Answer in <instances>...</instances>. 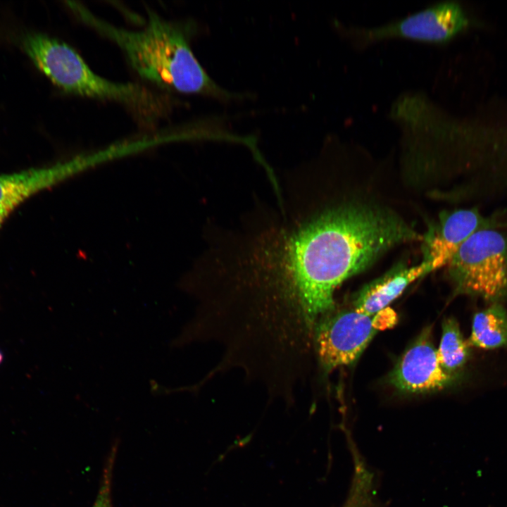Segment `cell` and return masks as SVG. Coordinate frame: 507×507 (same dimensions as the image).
Instances as JSON below:
<instances>
[{
	"label": "cell",
	"instance_id": "1",
	"mask_svg": "<svg viewBox=\"0 0 507 507\" xmlns=\"http://www.w3.org/2000/svg\"><path fill=\"white\" fill-rule=\"evenodd\" d=\"M66 4L82 23L118 45L143 79L182 94L224 101L237 97L218 85L196 58L190 46L191 25L170 22L149 11L142 29L129 30L98 18L80 3Z\"/></svg>",
	"mask_w": 507,
	"mask_h": 507
},
{
	"label": "cell",
	"instance_id": "2",
	"mask_svg": "<svg viewBox=\"0 0 507 507\" xmlns=\"http://www.w3.org/2000/svg\"><path fill=\"white\" fill-rule=\"evenodd\" d=\"M23 46L39 70L66 93L116 101L150 118L165 109L163 98L145 87L115 82L99 75L74 49L62 41L44 34L31 33L23 38Z\"/></svg>",
	"mask_w": 507,
	"mask_h": 507
},
{
	"label": "cell",
	"instance_id": "3",
	"mask_svg": "<svg viewBox=\"0 0 507 507\" xmlns=\"http://www.w3.org/2000/svg\"><path fill=\"white\" fill-rule=\"evenodd\" d=\"M446 267L454 295L499 303L507 298V235L492 226L477 230Z\"/></svg>",
	"mask_w": 507,
	"mask_h": 507
},
{
	"label": "cell",
	"instance_id": "4",
	"mask_svg": "<svg viewBox=\"0 0 507 507\" xmlns=\"http://www.w3.org/2000/svg\"><path fill=\"white\" fill-rule=\"evenodd\" d=\"M373 316L355 309L327 313L316 324L313 351L325 373L354 363L377 333Z\"/></svg>",
	"mask_w": 507,
	"mask_h": 507
},
{
	"label": "cell",
	"instance_id": "5",
	"mask_svg": "<svg viewBox=\"0 0 507 507\" xmlns=\"http://www.w3.org/2000/svg\"><path fill=\"white\" fill-rule=\"evenodd\" d=\"M468 19L456 2H442L399 20L371 28H344L345 33L361 45L392 37L442 43L461 32Z\"/></svg>",
	"mask_w": 507,
	"mask_h": 507
},
{
	"label": "cell",
	"instance_id": "6",
	"mask_svg": "<svg viewBox=\"0 0 507 507\" xmlns=\"http://www.w3.org/2000/svg\"><path fill=\"white\" fill-rule=\"evenodd\" d=\"M476 208L444 211L430 223L422 237L423 262L430 273L446 267L461 246L477 230L491 227Z\"/></svg>",
	"mask_w": 507,
	"mask_h": 507
},
{
	"label": "cell",
	"instance_id": "7",
	"mask_svg": "<svg viewBox=\"0 0 507 507\" xmlns=\"http://www.w3.org/2000/svg\"><path fill=\"white\" fill-rule=\"evenodd\" d=\"M431 328H425L401 356L389 376L396 389L408 393H425L450 385L456 376L441 366L431 339Z\"/></svg>",
	"mask_w": 507,
	"mask_h": 507
},
{
	"label": "cell",
	"instance_id": "8",
	"mask_svg": "<svg viewBox=\"0 0 507 507\" xmlns=\"http://www.w3.org/2000/svg\"><path fill=\"white\" fill-rule=\"evenodd\" d=\"M427 273H430L429 267L423 261L413 266L399 262L383 275L366 284L356 294L353 309L374 316L399 297L411 283Z\"/></svg>",
	"mask_w": 507,
	"mask_h": 507
},
{
	"label": "cell",
	"instance_id": "9",
	"mask_svg": "<svg viewBox=\"0 0 507 507\" xmlns=\"http://www.w3.org/2000/svg\"><path fill=\"white\" fill-rule=\"evenodd\" d=\"M58 167L30 169L0 175V226L20 204L53 184L61 175Z\"/></svg>",
	"mask_w": 507,
	"mask_h": 507
},
{
	"label": "cell",
	"instance_id": "10",
	"mask_svg": "<svg viewBox=\"0 0 507 507\" xmlns=\"http://www.w3.org/2000/svg\"><path fill=\"white\" fill-rule=\"evenodd\" d=\"M467 343L483 349L507 346V311L500 303L475 314Z\"/></svg>",
	"mask_w": 507,
	"mask_h": 507
},
{
	"label": "cell",
	"instance_id": "11",
	"mask_svg": "<svg viewBox=\"0 0 507 507\" xmlns=\"http://www.w3.org/2000/svg\"><path fill=\"white\" fill-rule=\"evenodd\" d=\"M437 352L443 369L455 376L467 362L470 355L469 345L463 339L455 318H448L443 321L442 339Z\"/></svg>",
	"mask_w": 507,
	"mask_h": 507
},
{
	"label": "cell",
	"instance_id": "12",
	"mask_svg": "<svg viewBox=\"0 0 507 507\" xmlns=\"http://www.w3.org/2000/svg\"><path fill=\"white\" fill-rule=\"evenodd\" d=\"M117 451L118 444L115 442L111 446L104 463L99 487L92 507H113L112 501V482Z\"/></svg>",
	"mask_w": 507,
	"mask_h": 507
},
{
	"label": "cell",
	"instance_id": "13",
	"mask_svg": "<svg viewBox=\"0 0 507 507\" xmlns=\"http://www.w3.org/2000/svg\"><path fill=\"white\" fill-rule=\"evenodd\" d=\"M2 358H3V356H2L1 353L0 352V363L2 361Z\"/></svg>",
	"mask_w": 507,
	"mask_h": 507
}]
</instances>
